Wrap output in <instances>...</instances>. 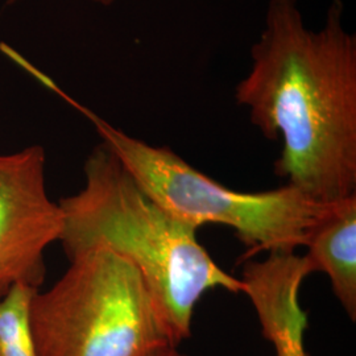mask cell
Instances as JSON below:
<instances>
[{
    "label": "cell",
    "instance_id": "cell-2",
    "mask_svg": "<svg viewBox=\"0 0 356 356\" xmlns=\"http://www.w3.org/2000/svg\"><path fill=\"white\" fill-rule=\"evenodd\" d=\"M85 185L60 201L67 259L104 247L140 272L165 326L170 343L191 338L195 306L209 291L243 293L197 238L198 229L172 216L145 193L101 143L85 163Z\"/></svg>",
    "mask_w": 356,
    "mask_h": 356
},
{
    "label": "cell",
    "instance_id": "cell-8",
    "mask_svg": "<svg viewBox=\"0 0 356 356\" xmlns=\"http://www.w3.org/2000/svg\"><path fill=\"white\" fill-rule=\"evenodd\" d=\"M276 356H309L306 353L304 344H296L292 347H288L285 350H281L276 353Z\"/></svg>",
    "mask_w": 356,
    "mask_h": 356
},
{
    "label": "cell",
    "instance_id": "cell-6",
    "mask_svg": "<svg viewBox=\"0 0 356 356\" xmlns=\"http://www.w3.org/2000/svg\"><path fill=\"white\" fill-rule=\"evenodd\" d=\"M304 254L323 272L351 321L356 319V195L331 204L310 231Z\"/></svg>",
    "mask_w": 356,
    "mask_h": 356
},
{
    "label": "cell",
    "instance_id": "cell-5",
    "mask_svg": "<svg viewBox=\"0 0 356 356\" xmlns=\"http://www.w3.org/2000/svg\"><path fill=\"white\" fill-rule=\"evenodd\" d=\"M45 149L0 154V298L16 285L40 289L45 251L60 242L64 213L47 189Z\"/></svg>",
    "mask_w": 356,
    "mask_h": 356
},
{
    "label": "cell",
    "instance_id": "cell-4",
    "mask_svg": "<svg viewBox=\"0 0 356 356\" xmlns=\"http://www.w3.org/2000/svg\"><path fill=\"white\" fill-rule=\"evenodd\" d=\"M69 260L60 280L32 298L36 355L151 356L173 346L152 293L127 259L95 247Z\"/></svg>",
    "mask_w": 356,
    "mask_h": 356
},
{
    "label": "cell",
    "instance_id": "cell-1",
    "mask_svg": "<svg viewBox=\"0 0 356 356\" xmlns=\"http://www.w3.org/2000/svg\"><path fill=\"white\" fill-rule=\"evenodd\" d=\"M250 54L234 97L267 139L282 141L276 175L318 204L356 195V36L343 0H331L317 29L300 0H268Z\"/></svg>",
    "mask_w": 356,
    "mask_h": 356
},
{
    "label": "cell",
    "instance_id": "cell-7",
    "mask_svg": "<svg viewBox=\"0 0 356 356\" xmlns=\"http://www.w3.org/2000/svg\"><path fill=\"white\" fill-rule=\"evenodd\" d=\"M38 291L16 285L0 298V356H38L29 321L31 302Z\"/></svg>",
    "mask_w": 356,
    "mask_h": 356
},
{
    "label": "cell",
    "instance_id": "cell-9",
    "mask_svg": "<svg viewBox=\"0 0 356 356\" xmlns=\"http://www.w3.org/2000/svg\"><path fill=\"white\" fill-rule=\"evenodd\" d=\"M151 356H188L182 354L181 351H178V347H173V346H166L164 348L156 351L154 354Z\"/></svg>",
    "mask_w": 356,
    "mask_h": 356
},
{
    "label": "cell",
    "instance_id": "cell-10",
    "mask_svg": "<svg viewBox=\"0 0 356 356\" xmlns=\"http://www.w3.org/2000/svg\"><path fill=\"white\" fill-rule=\"evenodd\" d=\"M13 1H16V0H10V3H13ZM92 1H95V3H101L103 6H108V4H111L114 0H92Z\"/></svg>",
    "mask_w": 356,
    "mask_h": 356
},
{
    "label": "cell",
    "instance_id": "cell-3",
    "mask_svg": "<svg viewBox=\"0 0 356 356\" xmlns=\"http://www.w3.org/2000/svg\"><path fill=\"white\" fill-rule=\"evenodd\" d=\"M85 115L111 152L153 200L194 229L229 227L247 245L251 259L260 252L294 254L305 247L313 226L331 204H318L296 188L267 191H232L206 176L177 153L129 136L66 92L60 95Z\"/></svg>",
    "mask_w": 356,
    "mask_h": 356
}]
</instances>
